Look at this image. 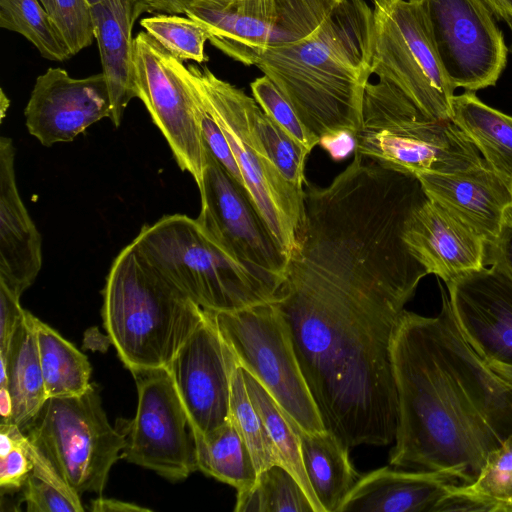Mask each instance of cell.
Here are the masks:
<instances>
[{
	"instance_id": "6da1fadb",
	"label": "cell",
	"mask_w": 512,
	"mask_h": 512,
	"mask_svg": "<svg viewBox=\"0 0 512 512\" xmlns=\"http://www.w3.org/2000/svg\"><path fill=\"white\" fill-rule=\"evenodd\" d=\"M306 186L296 245L271 303L326 430L349 450L386 446L398 421L391 343L428 275L403 240L421 198L358 168Z\"/></svg>"
},
{
	"instance_id": "7a4b0ae2",
	"label": "cell",
	"mask_w": 512,
	"mask_h": 512,
	"mask_svg": "<svg viewBox=\"0 0 512 512\" xmlns=\"http://www.w3.org/2000/svg\"><path fill=\"white\" fill-rule=\"evenodd\" d=\"M398 400L392 467L478 477L501 442L446 365L428 317L405 310L391 343Z\"/></svg>"
},
{
	"instance_id": "3957f363",
	"label": "cell",
	"mask_w": 512,
	"mask_h": 512,
	"mask_svg": "<svg viewBox=\"0 0 512 512\" xmlns=\"http://www.w3.org/2000/svg\"><path fill=\"white\" fill-rule=\"evenodd\" d=\"M373 51V6L341 0L313 33L268 49L256 67L320 141L334 132L359 131Z\"/></svg>"
},
{
	"instance_id": "277c9868",
	"label": "cell",
	"mask_w": 512,
	"mask_h": 512,
	"mask_svg": "<svg viewBox=\"0 0 512 512\" xmlns=\"http://www.w3.org/2000/svg\"><path fill=\"white\" fill-rule=\"evenodd\" d=\"M102 295L104 327L132 374L167 367L205 315L143 261L132 243L114 259Z\"/></svg>"
},
{
	"instance_id": "5b68a950",
	"label": "cell",
	"mask_w": 512,
	"mask_h": 512,
	"mask_svg": "<svg viewBox=\"0 0 512 512\" xmlns=\"http://www.w3.org/2000/svg\"><path fill=\"white\" fill-rule=\"evenodd\" d=\"M131 243L143 261L205 311L271 302L277 292L187 215L163 216L143 226Z\"/></svg>"
},
{
	"instance_id": "8992f818",
	"label": "cell",
	"mask_w": 512,
	"mask_h": 512,
	"mask_svg": "<svg viewBox=\"0 0 512 512\" xmlns=\"http://www.w3.org/2000/svg\"><path fill=\"white\" fill-rule=\"evenodd\" d=\"M355 152L405 174L451 173L484 162L452 119L426 117L394 86L378 81L365 90Z\"/></svg>"
},
{
	"instance_id": "52a82bcc",
	"label": "cell",
	"mask_w": 512,
	"mask_h": 512,
	"mask_svg": "<svg viewBox=\"0 0 512 512\" xmlns=\"http://www.w3.org/2000/svg\"><path fill=\"white\" fill-rule=\"evenodd\" d=\"M187 70L230 144L253 205L290 258L304 215V190L291 185L271 161L255 127L259 104L207 66Z\"/></svg>"
},
{
	"instance_id": "ba28073f",
	"label": "cell",
	"mask_w": 512,
	"mask_h": 512,
	"mask_svg": "<svg viewBox=\"0 0 512 512\" xmlns=\"http://www.w3.org/2000/svg\"><path fill=\"white\" fill-rule=\"evenodd\" d=\"M24 431L80 495H101L126 445V428L110 424L92 384L81 395L48 398Z\"/></svg>"
},
{
	"instance_id": "9c48e42d",
	"label": "cell",
	"mask_w": 512,
	"mask_h": 512,
	"mask_svg": "<svg viewBox=\"0 0 512 512\" xmlns=\"http://www.w3.org/2000/svg\"><path fill=\"white\" fill-rule=\"evenodd\" d=\"M373 74L428 118L451 119L456 89L440 59L425 0H372Z\"/></svg>"
},
{
	"instance_id": "30bf717a",
	"label": "cell",
	"mask_w": 512,
	"mask_h": 512,
	"mask_svg": "<svg viewBox=\"0 0 512 512\" xmlns=\"http://www.w3.org/2000/svg\"><path fill=\"white\" fill-rule=\"evenodd\" d=\"M239 365L252 374L301 430H326L298 363L288 330L271 302L211 312Z\"/></svg>"
},
{
	"instance_id": "8fae6325",
	"label": "cell",
	"mask_w": 512,
	"mask_h": 512,
	"mask_svg": "<svg viewBox=\"0 0 512 512\" xmlns=\"http://www.w3.org/2000/svg\"><path fill=\"white\" fill-rule=\"evenodd\" d=\"M341 0H230L216 7L196 0L187 16L209 32V42L246 66H256L270 48L313 33Z\"/></svg>"
},
{
	"instance_id": "7c38bea8",
	"label": "cell",
	"mask_w": 512,
	"mask_h": 512,
	"mask_svg": "<svg viewBox=\"0 0 512 512\" xmlns=\"http://www.w3.org/2000/svg\"><path fill=\"white\" fill-rule=\"evenodd\" d=\"M136 97L165 137L182 171L188 172L200 190L207 165V148L195 114V92L187 67L147 32L133 42Z\"/></svg>"
},
{
	"instance_id": "4fadbf2b",
	"label": "cell",
	"mask_w": 512,
	"mask_h": 512,
	"mask_svg": "<svg viewBox=\"0 0 512 512\" xmlns=\"http://www.w3.org/2000/svg\"><path fill=\"white\" fill-rule=\"evenodd\" d=\"M138 403L122 458L179 481L198 470L192 428L167 367L134 373Z\"/></svg>"
},
{
	"instance_id": "5bb4252c",
	"label": "cell",
	"mask_w": 512,
	"mask_h": 512,
	"mask_svg": "<svg viewBox=\"0 0 512 512\" xmlns=\"http://www.w3.org/2000/svg\"><path fill=\"white\" fill-rule=\"evenodd\" d=\"M196 218L233 258L278 290L289 257L280 249L247 191L207 151Z\"/></svg>"
},
{
	"instance_id": "9a60e30c",
	"label": "cell",
	"mask_w": 512,
	"mask_h": 512,
	"mask_svg": "<svg viewBox=\"0 0 512 512\" xmlns=\"http://www.w3.org/2000/svg\"><path fill=\"white\" fill-rule=\"evenodd\" d=\"M435 44L455 88L494 86L508 48L494 15L480 0H425Z\"/></svg>"
},
{
	"instance_id": "2e32d148",
	"label": "cell",
	"mask_w": 512,
	"mask_h": 512,
	"mask_svg": "<svg viewBox=\"0 0 512 512\" xmlns=\"http://www.w3.org/2000/svg\"><path fill=\"white\" fill-rule=\"evenodd\" d=\"M238 366L212 313L205 311L167 366L193 432L207 435L229 421L231 384Z\"/></svg>"
},
{
	"instance_id": "e0dca14e",
	"label": "cell",
	"mask_w": 512,
	"mask_h": 512,
	"mask_svg": "<svg viewBox=\"0 0 512 512\" xmlns=\"http://www.w3.org/2000/svg\"><path fill=\"white\" fill-rule=\"evenodd\" d=\"M24 115L28 132L43 146L71 142L94 123L110 119L105 76L73 78L65 69L48 68L36 78Z\"/></svg>"
},
{
	"instance_id": "ac0fdd59",
	"label": "cell",
	"mask_w": 512,
	"mask_h": 512,
	"mask_svg": "<svg viewBox=\"0 0 512 512\" xmlns=\"http://www.w3.org/2000/svg\"><path fill=\"white\" fill-rule=\"evenodd\" d=\"M463 337L484 361L512 365V282L484 266L446 284Z\"/></svg>"
},
{
	"instance_id": "d6986e66",
	"label": "cell",
	"mask_w": 512,
	"mask_h": 512,
	"mask_svg": "<svg viewBox=\"0 0 512 512\" xmlns=\"http://www.w3.org/2000/svg\"><path fill=\"white\" fill-rule=\"evenodd\" d=\"M441 309L428 317L438 349L461 388L500 442L512 435V385L502 379L463 337L448 292L440 285Z\"/></svg>"
},
{
	"instance_id": "ffe728a7",
	"label": "cell",
	"mask_w": 512,
	"mask_h": 512,
	"mask_svg": "<svg viewBox=\"0 0 512 512\" xmlns=\"http://www.w3.org/2000/svg\"><path fill=\"white\" fill-rule=\"evenodd\" d=\"M403 240L427 273L445 284L487 265V241L429 198L408 218Z\"/></svg>"
},
{
	"instance_id": "44dd1931",
	"label": "cell",
	"mask_w": 512,
	"mask_h": 512,
	"mask_svg": "<svg viewBox=\"0 0 512 512\" xmlns=\"http://www.w3.org/2000/svg\"><path fill=\"white\" fill-rule=\"evenodd\" d=\"M426 196L455 215L487 243L500 234L512 210L511 184L486 161L451 173L417 175Z\"/></svg>"
},
{
	"instance_id": "7402d4cb",
	"label": "cell",
	"mask_w": 512,
	"mask_h": 512,
	"mask_svg": "<svg viewBox=\"0 0 512 512\" xmlns=\"http://www.w3.org/2000/svg\"><path fill=\"white\" fill-rule=\"evenodd\" d=\"M16 149L0 138V283L21 297L42 267L41 235L24 205L16 182Z\"/></svg>"
},
{
	"instance_id": "603a6c76",
	"label": "cell",
	"mask_w": 512,
	"mask_h": 512,
	"mask_svg": "<svg viewBox=\"0 0 512 512\" xmlns=\"http://www.w3.org/2000/svg\"><path fill=\"white\" fill-rule=\"evenodd\" d=\"M102 73L111 102L110 120L119 127L136 97L133 69V27L143 13L153 12L149 0H104L90 7Z\"/></svg>"
},
{
	"instance_id": "cb8c5ba5",
	"label": "cell",
	"mask_w": 512,
	"mask_h": 512,
	"mask_svg": "<svg viewBox=\"0 0 512 512\" xmlns=\"http://www.w3.org/2000/svg\"><path fill=\"white\" fill-rule=\"evenodd\" d=\"M462 483L450 472L382 467L360 477L339 512H435Z\"/></svg>"
},
{
	"instance_id": "d4e9b609",
	"label": "cell",
	"mask_w": 512,
	"mask_h": 512,
	"mask_svg": "<svg viewBox=\"0 0 512 512\" xmlns=\"http://www.w3.org/2000/svg\"><path fill=\"white\" fill-rule=\"evenodd\" d=\"M30 312L15 328L7 352L0 355V386H5L12 400L9 423L25 430L48 399Z\"/></svg>"
},
{
	"instance_id": "484cf974",
	"label": "cell",
	"mask_w": 512,
	"mask_h": 512,
	"mask_svg": "<svg viewBox=\"0 0 512 512\" xmlns=\"http://www.w3.org/2000/svg\"><path fill=\"white\" fill-rule=\"evenodd\" d=\"M303 465L323 512H339L360 475L349 458V449L325 430L298 429Z\"/></svg>"
},
{
	"instance_id": "4316f807",
	"label": "cell",
	"mask_w": 512,
	"mask_h": 512,
	"mask_svg": "<svg viewBox=\"0 0 512 512\" xmlns=\"http://www.w3.org/2000/svg\"><path fill=\"white\" fill-rule=\"evenodd\" d=\"M451 119L482 158L512 184V117L483 103L474 92L454 95Z\"/></svg>"
},
{
	"instance_id": "83f0119b",
	"label": "cell",
	"mask_w": 512,
	"mask_h": 512,
	"mask_svg": "<svg viewBox=\"0 0 512 512\" xmlns=\"http://www.w3.org/2000/svg\"><path fill=\"white\" fill-rule=\"evenodd\" d=\"M197 468L207 476L234 487L250 488L258 473L251 453L231 418L207 435L193 432Z\"/></svg>"
},
{
	"instance_id": "f1b7e54d",
	"label": "cell",
	"mask_w": 512,
	"mask_h": 512,
	"mask_svg": "<svg viewBox=\"0 0 512 512\" xmlns=\"http://www.w3.org/2000/svg\"><path fill=\"white\" fill-rule=\"evenodd\" d=\"M33 323L48 398L83 394L91 386L87 356L35 316Z\"/></svg>"
},
{
	"instance_id": "f546056e",
	"label": "cell",
	"mask_w": 512,
	"mask_h": 512,
	"mask_svg": "<svg viewBox=\"0 0 512 512\" xmlns=\"http://www.w3.org/2000/svg\"><path fill=\"white\" fill-rule=\"evenodd\" d=\"M243 376L251 402L262 418L277 450L280 465L284 466L299 482L315 512H323L303 465L299 428L288 418L263 385L244 368Z\"/></svg>"
},
{
	"instance_id": "4dcf8cb0",
	"label": "cell",
	"mask_w": 512,
	"mask_h": 512,
	"mask_svg": "<svg viewBox=\"0 0 512 512\" xmlns=\"http://www.w3.org/2000/svg\"><path fill=\"white\" fill-rule=\"evenodd\" d=\"M0 26L25 37L45 59L63 62L73 57L39 0H0Z\"/></svg>"
},
{
	"instance_id": "1f68e13d",
	"label": "cell",
	"mask_w": 512,
	"mask_h": 512,
	"mask_svg": "<svg viewBox=\"0 0 512 512\" xmlns=\"http://www.w3.org/2000/svg\"><path fill=\"white\" fill-rule=\"evenodd\" d=\"M235 512H315L296 478L275 464L258 473L250 488L237 491Z\"/></svg>"
},
{
	"instance_id": "d6a6232c",
	"label": "cell",
	"mask_w": 512,
	"mask_h": 512,
	"mask_svg": "<svg viewBox=\"0 0 512 512\" xmlns=\"http://www.w3.org/2000/svg\"><path fill=\"white\" fill-rule=\"evenodd\" d=\"M33 469L22 491L29 512H82L78 494L30 441Z\"/></svg>"
},
{
	"instance_id": "836d02e7",
	"label": "cell",
	"mask_w": 512,
	"mask_h": 512,
	"mask_svg": "<svg viewBox=\"0 0 512 512\" xmlns=\"http://www.w3.org/2000/svg\"><path fill=\"white\" fill-rule=\"evenodd\" d=\"M230 418L246 443L257 473L275 464H280L277 450L267 428L251 402L239 365L232 378Z\"/></svg>"
},
{
	"instance_id": "e575fe53",
	"label": "cell",
	"mask_w": 512,
	"mask_h": 512,
	"mask_svg": "<svg viewBox=\"0 0 512 512\" xmlns=\"http://www.w3.org/2000/svg\"><path fill=\"white\" fill-rule=\"evenodd\" d=\"M140 25L178 60H192L199 64L208 60L205 43L209 41V32L193 18L181 14L160 13L141 19Z\"/></svg>"
},
{
	"instance_id": "d590c367",
	"label": "cell",
	"mask_w": 512,
	"mask_h": 512,
	"mask_svg": "<svg viewBox=\"0 0 512 512\" xmlns=\"http://www.w3.org/2000/svg\"><path fill=\"white\" fill-rule=\"evenodd\" d=\"M255 127L271 161L283 177L298 190H304L308 154L261 107L255 116Z\"/></svg>"
},
{
	"instance_id": "8d00e7d4",
	"label": "cell",
	"mask_w": 512,
	"mask_h": 512,
	"mask_svg": "<svg viewBox=\"0 0 512 512\" xmlns=\"http://www.w3.org/2000/svg\"><path fill=\"white\" fill-rule=\"evenodd\" d=\"M463 486L500 512H512V435L488 454L476 480Z\"/></svg>"
},
{
	"instance_id": "74e56055",
	"label": "cell",
	"mask_w": 512,
	"mask_h": 512,
	"mask_svg": "<svg viewBox=\"0 0 512 512\" xmlns=\"http://www.w3.org/2000/svg\"><path fill=\"white\" fill-rule=\"evenodd\" d=\"M33 469L30 440L12 423H0V488L12 493L23 488Z\"/></svg>"
},
{
	"instance_id": "f35d334b",
	"label": "cell",
	"mask_w": 512,
	"mask_h": 512,
	"mask_svg": "<svg viewBox=\"0 0 512 512\" xmlns=\"http://www.w3.org/2000/svg\"><path fill=\"white\" fill-rule=\"evenodd\" d=\"M254 99L263 112L270 117L308 155L319 144L304 126L293 107L281 94L273 82L265 75L256 78L251 84Z\"/></svg>"
},
{
	"instance_id": "ab89813d",
	"label": "cell",
	"mask_w": 512,
	"mask_h": 512,
	"mask_svg": "<svg viewBox=\"0 0 512 512\" xmlns=\"http://www.w3.org/2000/svg\"><path fill=\"white\" fill-rule=\"evenodd\" d=\"M53 22L74 56L93 42L91 11L85 0H55Z\"/></svg>"
},
{
	"instance_id": "60d3db41",
	"label": "cell",
	"mask_w": 512,
	"mask_h": 512,
	"mask_svg": "<svg viewBox=\"0 0 512 512\" xmlns=\"http://www.w3.org/2000/svg\"><path fill=\"white\" fill-rule=\"evenodd\" d=\"M187 75L194 88L195 114L207 151L218 161L230 177L245 189L244 179L225 134L208 109L199 89L190 78L188 70Z\"/></svg>"
},
{
	"instance_id": "b9f144b4",
	"label": "cell",
	"mask_w": 512,
	"mask_h": 512,
	"mask_svg": "<svg viewBox=\"0 0 512 512\" xmlns=\"http://www.w3.org/2000/svg\"><path fill=\"white\" fill-rule=\"evenodd\" d=\"M24 313L20 297L0 283V355L7 352L15 328Z\"/></svg>"
},
{
	"instance_id": "7bdbcfd3",
	"label": "cell",
	"mask_w": 512,
	"mask_h": 512,
	"mask_svg": "<svg viewBox=\"0 0 512 512\" xmlns=\"http://www.w3.org/2000/svg\"><path fill=\"white\" fill-rule=\"evenodd\" d=\"M487 264L496 266L512 282V210L498 237L488 244Z\"/></svg>"
},
{
	"instance_id": "ee69618b",
	"label": "cell",
	"mask_w": 512,
	"mask_h": 512,
	"mask_svg": "<svg viewBox=\"0 0 512 512\" xmlns=\"http://www.w3.org/2000/svg\"><path fill=\"white\" fill-rule=\"evenodd\" d=\"M319 145L325 149L334 160H342L351 152H355V135L348 131H339L322 137Z\"/></svg>"
},
{
	"instance_id": "f6af8a7d",
	"label": "cell",
	"mask_w": 512,
	"mask_h": 512,
	"mask_svg": "<svg viewBox=\"0 0 512 512\" xmlns=\"http://www.w3.org/2000/svg\"><path fill=\"white\" fill-rule=\"evenodd\" d=\"M89 510L94 512H145L146 507L113 498L98 497L90 503Z\"/></svg>"
},
{
	"instance_id": "bcb514c9",
	"label": "cell",
	"mask_w": 512,
	"mask_h": 512,
	"mask_svg": "<svg viewBox=\"0 0 512 512\" xmlns=\"http://www.w3.org/2000/svg\"><path fill=\"white\" fill-rule=\"evenodd\" d=\"M153 12L185 15L196 0H149Z\"/></svg>"
},
{
	"instance_id": "7dc6e473",
	"label": "cell",
	"mask_w": 512,
	"mask_h": 512,
	"mask_svg": "<svg viewBox=\"0 0 512 512\" xmlns=\"http://www.w3.org/2000/svg\"><path fill=\"white\" fill-rule=\"evenodd\" d=\"M494 17L512 23V0H480Z\"/></svg>"
},
{
	"instance_id": "c3c4849f",
	"label": "cell",
	"mask_w": 512,
	"mask_h": 512,
	"mask_svg": "<svg viewBox=\"0 0 512 512\" xmlns=\"http://www.w3.org/2000/svg\"><path fill=\"white\" fill-rule=\"evenodd\" d=\"M12 400L5 386H0V414L1 422L9 423L12 416Z\"/></svg>"
},
{
	"instance_id": "681fc988",
	"label": "cell",
	"mask_w": 512,
	"mask_h": 512,
	"mask_svg": "<svg viewBox=\"0 0 512 512\" xmlns=\"http://www.w3.org/2000/svg\"><path fill=\"white\" fill-rule=\"evenodd\" d=\"M486 363L502 379H504L506 382L512 385V365L500 363L497 361H487Z\"/></svg>"
},
{
	"instance_id": "f907efd6",
	"label": "cell",
	"mask_w": 512,
	"mask_h": 512,
	"mask_svg": "<svg viewBox=\"0 0 512 512\" xmlns=\"http://www.w3.org/2000/svg\"><path fill=\"white\" fill-rule=\"evenodd\" d=\"M41 4L44 6V8L48 11L50 14L52 20L55 14V0H39Z\"/></svg>"
},
{
	"instance_id": "816d5d0a",
	"label": "cell",
	"mask_w": 512,
	"mask_h": 512,
	"mask_svg": "<svg viewBox=\"0 0 512 512\" xmlns=\"http://www.w3.org/2000/svg\"><path fill=\"white\" fill-rule=\"evenodd\" d=\"M204 2L216 6V7H225L229 4L230 0H203Z\"/></svg>"
},
{
	"instance_id": "f5cc1de1",
	"label": "cell",
	"mask_w": 512,
	"mask_h": 512,
	"mask_svg": "<svg viewBox=\"0 0 512 512\" xmlns=\"http://www.w3.org/2000/svg\"><path fill=\"white\" fill-rule=\"evenodd\" d=\"M85 1H86L87 5L90 8V7L96 5V4H98V3H100V2H102L104 0H85Z\"/></svg>"
},
{
	"instance_id": "db71d44e",
	"label": "cell",
	"mask_w": 512,
	"mask_h": 512,
	"mask_svg": "<svg viewBox=\"0 0 512 512\" xmlns=\"http://www.w3.org/2000/svg\"><path fill=\"white\" fill-rule=\"evenodd\" d=\"M509 28H510V31H511V39H512V23L511 24H508ZM510 51L512 53V43H511V46H510Z\"/></svg>"
},
{
	"instance_id": "11a10c76",
	"label": "cell",
	"mask_w": 512,
	"mask_h": 512,
	"mask_svg": "<svg viewBox=\"0 0 512 512\" xmlns=\"http://www.w3.org/2000/svg\"><path fill=\"white\" fill-rule=\"evenodd\" d=\"M511 190H512V184H511Z\"/></svg>"
}]
</instances>
